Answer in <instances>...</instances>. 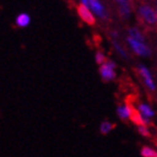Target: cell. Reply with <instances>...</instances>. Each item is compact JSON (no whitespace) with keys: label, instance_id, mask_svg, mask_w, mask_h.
<instances>
[{"label":"cell","instance_id":"cell-16","mask_svg":"<svg viewBox=\"0 0 157 157\" xmlns=\"http://www.w3.org/2000/svg\"><path fill=\"white\" fill-rule=\"evenodd\" d=\"M113 45H115V47L117 48V51L119 53H120L121 55L124 56V57H127V55H126V53H124V51L122 48H121V46H119V44H118L117 42H113Z\"/></svg>","mask_w":157,"mask_h":157},{"label":"cell","instance_id":"cell-7","mask_svg":"<svg viewBox=\"0 0 157 157\" xmlns=\"http://www.w3.org/2000/svg\"><path fill=\"white\" fill-rule=\"evenodd\" d=\"M119 6V13L122 17L127 18L130 15L131 11V5L129 0H115Z\"/></svg>","mask_w":157,"mask_h":157},{"label":"cell","instance_id":"cell-6","mask_svg":"<svg viewBox=\"0 0 157 157\" xmlns=\"http://www.w3.org/2000/svg\"><path fill=\"white\" fill-rule=\"evenodd\" d=\"M89 3H90V7H91L93 11H94L97 15H98L100 18L102 19H107V11H105V7L99 0H89Z\"/></svg>","mask_w":157,"mask_h":157},{"label":"cell","instance_id":"cell-8","mask_svg":"<svg viewBox=\"0 0 157 157\" xmlns=\"http://www.w3.org/2000/svg\"><path fill=\"white\" fill-rule=\"evenodd\" d=\"M117 115L119 116L121 120L124 121L130 119V108H129V105L127 103L119 105L117 108Z\"/></svg>","mask_w":157,"mask_h":157},{"label":"cell","instance_id":"cell-5","mask_svg":"<svg viewBox=\"0 0 157 157\" xmlns=\"http://www.w3.org/2000/svg\"><path fill=\"white\" fill-rule=\"evenodd\" d=\"M138 71H139V74H140L141 78H143L145 85H146L148 89H151V90L154 91L155 89H156V86H155L154 81H153V78H151V73H149L148 69H146L145 66L140 65L139 67H138Z\"/></svg>","mask_w":157,"mask_h":157},{"label":"cell","instance_id":"cell-14","mask_svg":"<svg viewBox=\"0 0 157 157\" xmlns=\"http://www.w3.org/2000/svg\"><path fill=\"white\" fill-rule=\"evenodd\" d=\"M137 129H138V132L141 136H144V137H151V131H149L147 126H138Z\"/></svg>","mask_w":157,"mask_h":157},{"label":"cell","instance_id":"cell-1","mask_svg":"<svg viewBox=\"0 0 157 157\" xmlns=\"http://www.w3.org/2000/svg\"><path fill=\"white\" fill-rule=\"evenodd\" d=\"M137 16L138 19L140 20V23H143L146 26L153 27L157 24V11H155L148 5L143 3L138 7Z\"/></svg>","mask_w":157,"mask_h":157},{"label":"cell","instance_id":"cell-2","mask_svg":"<svg viewBox=\"0 0 157 157\" xmlns=\"http://www.w3.org/2000/svg\"><path fill=\"white\" fill-rule=\"evenodd\" d=\"M116 64L112 61L108 59L105 64H102L100 66V70H99V72H100V75L101 78H103V81H111L113 78H116Z\"/></svg>","mask_w":157,"mask_h":157},{"label":"cell","instance_id":"cell-13","mask_svg":"<svg viewBox=\"0 0 157 157\" xmlns=\"http://www.w3.org/2000/svg\"><path fill=\"white\" fill-rule=\"evenodd\" d=\"M140 155L143 157H156L157 151L153 149L151 147H148V146H144L140 149Z\"/></svg>","mask_w":157,"mask_h":157},{"label":"cell","instance_id":"cell-15","mask_svg":"<svg viewBox=\"0 0 157 157\" xmlns=\"http://www.w3.org/2000/svg\"><path fill=\"white\" fill-rule=\"evenodd\" d=\"M107 61H108V59H107V57H105V54L102 52H98L95 54V62L98 63V64L102 65V64H105Z\"/></svg>","mask_w":157,"mask_h":157},{"label":"cell","instance_id":"cell-17","mask_svg":"<svg viewBox=\"0 0 157 157\" xmlns=\"http://www.w3.org/2000/svg\"><path fill=\"white\" fill-rule=\"evenodd\" d=\"M82 1V3H83V5H85V6H90V3H89V0H81Z\"/></svg>","mask_w":157,"mask_h":157},{"label":"cell","instance_id":"cell-9","mask_svg":"<svg viewBox=\"0 0 157 157\" xmlns=\"http://www.w3.org/2000/svg\"><path fill=\"white\" fill-rule=\"evenodd\" d=\"M138 110L140 111V113L144 116L145 118H148V119L155 116L154 110H153L148 105H146V103H141V102H139V103H138Z\"/></svg>","mask_w":157,"mask_h":157},{"label":"cell","instance_id":"cell-3","mask_svg":"<svg viewBox=\"0 0 157 157\" xmlns=\"http://www.w3.org/2000/svg\"><path fill=\"white\" fill-rule=\"evenodd\" d=\"M76 11H78V16L82 19V21H84L85 24H88L89 26H93L95 24V18L93 17V13L90 11L88 6H85L83 3L78 5L76 6Z\"/></svg>","mask_w":157,"mask_h":157},{"label":"cell","instance_id":"cell-18","mask_svg":"<svg viewBox=\"0 0 157 157\" xmlns=\"http://www.w3.org/2000/svg\"><path fill=\"white\" fill-rule=\"evenodd\" d=\"M155 145H156V146H157V138H156V139H155Z\"/></svg>","mask_w":157,"mask_h":157},{"label":"cell","instance_id":"cell-12","mask_svg":"<svg viewBox=\"0 0 157 157\" xmlns=\"http://www.w3.org/2000/svg\"><path fill=\"white\" fill-rule=\"evenodd\" d=\"M128 34H129V37L136 39V40H139V42H143L144 40V36L138 28H135V27H131L128 29Z\"/></svg>","mask_w":157,"mask_h":157},{"label":"cell","instance_id":"cell-11","mask_svg":"<svg viewBox=\"0 0 157 157\" xmlns=\"http://www.w3.org/2000/svg\"><path fill=\"white\" fill-rule=\"evenodd\" d=\"M29 23H30V18L27 13H20L16 18L17 26H19V27H26Z\"/></svg>","mask_w":157,"mask_h":157},{"label":"cell","instance_id":"cell-4","mask_svg":"<svg viewBox=\"0 0 157 157\" xmlns=\"http://www.w3.org/2000/svg\"><path fill=\"white\" fill-rule=\"evenodd\" d=\"M128 44L130 45V47L132 48L136 54L140 56H147L151 54V49L148 48V46H146L143 42H139V40H136V39L131 38V37H128Z\"/></svg>","mask_w":157,"mask_h":157},{"label":"cell","instance_id":"cell-19","mask_svg":"<svg viewBox=\"0 0 157 157\" xmlns=\"http://www.w3.org/2000/svg\"><path fill=\"white\" fill-rule=\"evenodd\" d=\"M156 11H157V10H156Z\"/></svg>","mask_w":157,"mask_h":157},{"label":"cell","instance_id":"cell-10","mask_svg":"<svg viewBox=\"0 0 157 157\" xmlns=\"http://www.w3.org/2000/svg\"><path fill=\"white\" fill-rule=\"evenodd\" d=\"M116 128V124H112L110 121H103L100 124V132L102 135H108L110 131H112Z\"/></svg>","mask_w":157,"mask_h":157}]
</instances>
